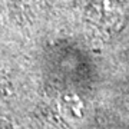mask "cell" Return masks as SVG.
<instances>
[{
    "label": "cell",
    "instance_id": "cell-1",
    "mask_svg": "<svg viewBox=\"0 0 129 129\" xmlns=\"http://www.w3.org/2000/svg\"><path fill=\"white\" fill-rule=\"evenodd\" d=\"M56 111L60 119L69 126H80L88 116L86 103L75 92H66L59 95V98L56 99Z\"/></svg>",
    "mask_w": 129,
    "mask_h": 129
},
{
    "label": "cell",
    "instance_id": "cell-2",
    "mask_svg": "<svg viewBox=\"0 0 129 129\" xmlns=\"http://www.w3.org/2000/svg\"><path fill=\"white\" fill-rule=\"evenodd\" d=\"M129 9V0H102L103 17L112 26H119Z\"/></svg>",
    "mask_w": 129,
    "mask_h": 129
}]
</instances>
